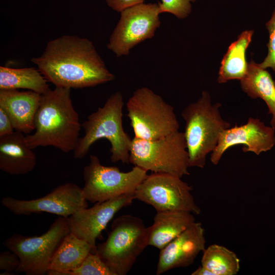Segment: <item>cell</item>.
<instances>
[{
	"mask_svg": "<svg viewBox=\"0 0 275 275\" xmlns=\"http://www.w3.org/2000/svg\"><path fill=\"white\" fill-rule=\"evenodd\" d=\"M31 61L55 87L82 89L114 80L93 42L85 38L63 35L49 41Z\"/></svg>",
	"mask_w": 275,
	"mask_h": 275,
	"instance_id": "cell-1",
	"label": "cell"
},
{
	"mask_svg": "<svg viewBox=\"0 0 275 275\" xmlns=\"http://www.w3.org/2000/svg\"><path fill=\"white\" fill-rule=\"evenodd\" d=\"M35 132L26 134L32 149L52 146L68 153L74 151L81 128L71 98V89L56 87L41 95L35 119Z\"/></svg>",
	"mask_w": 275,
	"mask_h": 275,
	"instance_id": "cell-2",
	"label": "cell"
},
{
	"mask_svg": "<svg viewBox=\"0 0 275 275\" xmlns=\"http://www.w3.org/2000/svg\"><path fill=\"white\" fill-rule=\"evenodd\" d=\"M123 98L116 92L106 100L102 107L90 114L82 124L85 134L79 138L73 151L74 157L82 159L92 145L105 139L111 144V160L113 162L129 163V148L132 139L123 127Z\"/></svg>",
	"mask_w": 275,
	"mask_h": 275,
	"instance_id": "cell-3",
	"label": "cell"
},
{
	"mask_svg": "<svg viewBox=\"0 0 275 275\" xmlns=\"http://www.w3.org/2000/svg\"><path fill=\"white\" fill-rule=\"evenodd\" d=\"M221 104L211 103L207 91L182 111L185 122L184 132L190 167L204 168L207 155L216 148L222 132L230 127L219 112Z\"/></svg>",
	"mask_w": 275,
	"mask_h": 275,
	"instance_id": "cell-4",
	"label": "cell"
},
{
	"mask_svg": "<svg viewBox=\"0 0 275 275\" xmlns=\"http://www.w3.org/2000/svg\"><path fill=\"white\" fill-rule=\"evenodd\" d=\"M149 228L142 219L130 214L115 218L106 240L96 246V253L114 275H126L138 256L148 245Z\"/></svg>",
	"mask_w": 275,
	"mask_h": 275,
	"instance_id": "cell-5",
	"label": "cell"
},
{
	"mask_svg": "<svg viewBox=\"0 0 275 275\" xmlns=\"http://www.w3.org/2000/svg\"><path fill=\"white\" fill-rule=\"evenodd\" d=\"M129 163L147 172L168 173L180 178L189 175L184 132L178 130L153 140L134 137L129 148Z\"/></svg>",
	"mask_w": 275,
	"mask_h": 275,
	"instance_id": "cell-6",
	"label": "cell"
},
{
	"mask_svg": "<svg viewBox=\"0 0 275 275\" xmlns=\"http://www.w3.org/2000/svg\"><path fill=\"white\" fill-rule=\"evenodd\" d=\"M134 137L158 139L179 130L174 107L147 87L136 89L126 103Z\"/></svg>",
	"mask_w": 275,
	"mask_h": 275,
	"instance_id": "cell-7",
	"label": "cell"
},
{
	"mask_svg": "<svg viewBox=\"0 0 275 275\" xmlns=\"http://www.w3.org/2000/svg\"><path fill=\"white\" fill-rule=\"evenodd\" d=\"M70 232L69 217L59 216L40 236L13 234L3 245L16 254L20 263L15 271L26 275H44L54 253Z\"/></svg>",
	"mask_w": 275,
	"mask_h": 275,
	"instance_id": "cell-8",
	"label": "cell"
},
{
	"mask_svg": "<svg viewBox=\"0 0 275 275\" xmlns=\"http://www.w3.org/2000/svg\"><path fill=\"white\" fill-rule=\"evenodd\" d=\"M148 175L147 171L137 166L124 172L117 167L102 165L97 156L91 155L83 170V194L91 203L104 202L134 193Z\"/></svg>",
	"mask_w": 275,
	"mask_h": 275,
	"instance_id": "cell-9",
	"label": "cell"
},
{
	"mask_svg": "<svg viewBox=\"0 0 275 275\" xmlns=\"http://www.w3.org/2000/svg\"><path fill=\"white\" fill-rule=\"evenodd\" d=\"M191 191L192 187L178 176L153 173L137 187L134 197L153 206L156 211H184L198 215L201 209Z\"/></svg>",
	"mask_w": 275,
	"mask_h": 275,
	"instance_id": "cell-10",
	"label": "cell"
},
{
	"mask_svg": "<svg viewBox=\"0 0 275 275\" xmlns=\"http://www.w3.org/2000/svg\"><path fill=\"white\" fill-rule=\"evenodd\" d=\"M120 13L107 45L117 57L128 55L135 45L152 38L160 25L158 4L143 3Z\"/></svg>",
	"mask_w": 275,
	"mask_h": 275,
	"instance_id": "cell-11",
	"label": "cell"
},
{
	"mask_svg": "<svg viewBox=\"0 0 275 275\" xmlns=\"http://www.w3.org/2000/svg\"><path fill=\"white\" fill-rule=\"evenodd\" d=\"M1 203L17 215L46 212L65 217L88 207L82 188L71 182L61 184L38 199L20 200L5 197Z\"/></svg>",
	"mask_w": 275,
	"mask_h": 275,
	"instance_id": "cell-12",
	"label": "cell"
},
{
	"mask_svg": "<svg viewBox=\"0 0 275 275\" xmlns=\"http://www.w3.org/2000/svg\"><path fill=\"white\" fill-rule=\"evenodd\" d=\"M274 129L259 119L252 117L243 125L238 126L236 123L222 132L211 154L210 161L217 164L226 151L237 145H243V152H252L256 155L269 151L275 145Z\"/></svg>",
	"mask_w": 275,
	"mask_h": 275,
	"instance_id": "cell-13",
	"label": "cell"
},
{
	"mask_svg": "<svg viewBox=\"0 0 275 275\" xmlns=\"http://www.w3.org/2000/svg\"><path fill=\"white\" fill-rule=\"evenodd\" d=\"M135 200L134 192L98 202L69 217L70 232L87 241L96 251V241L115 215L121 209L130 205Z\"/></svg>",
	"mask_w": 275,
	"mask_h": 275,
	"instance_id": "cell-14",
	"label": "cell"
},
{
	"mask_svg": "<svg viewBox=\"0 0 275 275\" xmlns=\"http://www.w3.org/2000/svg\"><path fill=\"white\" fill-rule=\"evenodd\" d=\"M205 230L201 223L195 222L160 250L156 274L191 265L205 250Z\"/></svg>",
	"mask_w": 275,
	"mask_h": 275,
	"instance_id": "cell-15",
	"label": "cell"
},
{
	"mask_svg": "<svg viewBox=\"0 0 275 275\" xmlns=\"http://www.w3.org/2000/svg\"><path fill=\"white\" fill-rule=\"evenodd\" d=\"M41 95L30 90L0 89V107L11 119L15 131L26 135L35 130L34 119Z\"/></svg>",
	"mask_w": 275,
	"mask_h": 275,
	"instance_id": "cell-16",
	"label": "cell"
},
{
	"mask_svg": "<svg viewBox=\"0 0 275 275\" xmlns=\"http://www.w3.org/2000/svg\"><path fill=\"white\" fill-rule=\"evenodd\" d=\"M24 134L15 131L0 138V169L11 175H23L32 172L36 156L26 144Z\"/></svg>",
	"mask_w": 275,
	"mask_h": 275,
	"instance_id": "cell-17",
	"label": "cell"
},
{
	"mask_svg": "<svg viewBox=\"0 0 275 275\" xmlns=\"http://www.w3.org/2000/svg\"><path fill=\"white\" fill-rule=\"evenodd\" d=\"M195 222L190 212L157 211L152 225L149 227L148 245L160 250Z\"/></svg>",
	"mask_w": 275,
	"mask_h": 275,
	"instance_id": "cell-18",
	"label": "cell"
},
{
	"mask_svg": "<svg viewBox=\"0 0 275 275\" xmlns=\"http://www.w3.org/2000/svg\"><path fill=\"white\" fill-rule=\"evenodd\" d=\"M95 249L87 241L70 232L64 239L52 258L48 267L49 275H69L79 267Z\"/></svg>",
	"mask_w": 275,
	"mask_h": 275,
	"instance_id": "cell-19",
	"label": "cell"
},
{
	"mask_svg": "<svg viewBox=\"0 0 275 275\" xmlns=\"http://www.w3.org/2000/svg\"><path fill=\"white\" fill-rule=\"evenodd\" d=\"M242 91L252 98H259L266 104L275 129V82L270 74L251 60L245 77L240 80Z\"/></svg>",
	"mask_w": 275,
	"mask_h": 275,
	"instance_id": "cell-20",
	"label": "cell"
},
{
	"mask_svg": "<svg viewBox=\"0 0 275 275\" xmlns=\"http://www.w3.org/2000/svg\"><path fill=\"white\" fill-rule=\"evenodd\" d=\"M253 33L252 30L243 31L229 46L221 62L217 78L218 83L233 79L241 80L245 77L249 69L245 52Z\"/></svg>",
	"mask_w": 275,
	"mask_h": 275,
	"instance_id": "cell-21",
	"label": "cell"
},
{
	"mask_svg": "<svg viewBox=\"0 0 275 275\" xmlns=\"http://www.w3.org/2000/svg\"><path fill=\"white\" fill-rule=\"evenodd\" d=\"M28 89L42 94L49 87L47 80L38 69L0 66V89Z\"/></svg>",
	"mask_w": 275,
	"mask_h": 275,
	"instance_id": "cell-22",
	"label": "cell"
},
{
	"mask_svg": "<svg viewBox=\"0 0 275 275\" xmlns=\"http://www.w3.org/2000/svg\"><path fill=\"white\" fill-rule=\"evenodd\" d=\"M201 265L213 275H235L240 269V260L233 251L224 246L213 244L203 252Z\"/></svg>",
	"mask_w": 275,
	"mask_h": 275,
	"instance_id": "cell-23",
	"label": "cell"
},
{
	"mask_svg": "<svg viewBox=\"0 0 275 275\" xmlns=\"http://www.w3.org/2000/svg\"><path fill=\"white\" fill-rule=\"evenodd\" d=\"M69 275H114L109 267L96 253L89 254L81 264Z\"/></svg>",
	"mask_w": 275,
	"mask_h": 275,
	"instance_id": "cell-24",
	"label": "cell"
},
{
	"mask_svg": "<svg viewBox=\"0 0 275 275\" xmlns=\"http://www.w3.org/2000/svg\"><path fill=\"white\" fill-rule=\"evenodd\" d=\"M196 0H161L158 2L160 13H170L179 19L186 18L191 11V3Z\"/></svg>",
	"mask_w": 275,
	"mask_h": 275,
	"instance_id": "cell-25",
	"label": "cell"
},
{
	"mask_svg": "<svg viewBox=\"0 0 275 275\" xmlns=\"http://www.w3.org/2000/svg\"><path fill=\"white\" fill-rule=\"evenodd\" d=\"M266 28L269 33L268 53L263 61L258 65L265 69L270 68L275 72V6L270 19L266 23Z\"/></svg>",
	"mask_w": 275,
	"mask_h": 275,
	"instance_id": "cell-26",
	"label": "cell"
},
{
	"mask_svg": "<svg viewBox=\"0 0 275 275\" xmlns=\"http://www.w3.org/2000/svg\"><path fill=\"white\" fill-rule=\"evenodd\" d=\"M18 256L11 251L0 253V269L4 271H16L20 265Z\"/></svg>",
	"mask_w": 275,
	"mask_h": 275,
	"instance_id": "cell-27",
	"label": "cell"
},
{
	"mask_svg": "<svg viewBox=\"0 0 275 275\" xmlns=\"http://www.w3.org/2000/svg\"><path fill=\"white\" fill-rule=\"evenodd\" d=\"M107 5L114 10L121 12L128 8L143 3L145 0H105Z\"/></svg>",
	"mask_w": 275,
	"mask_h": 275,
	"instance_id": "cell-28",
	"label": "cell"
},
{
	"mask_svg": "<svg viewBox=\"0 0 275 275\" xmlns=\"http://www.w3.org/2000/svg\"><path fill=\"white\" fill-rule=\"evenodd\" d=\"M15 131L11 119L0 107V138L10 135Z\"/></svg>",
	"mask_w": 275,
	"mask_h": 275,
	"instance_id": "cell-29",
	"label": "cell"
},
{
	"mask_svg": "<svg viewBox=\"0 0 275 275\" xmlns=\"http://www.w3.org/2000/svg\"><path fill=\"white\" fill-rule=\"evenodd\" d=\"M191 275H213L208 269L201 265L192 272Z\"/></svg>",
	"mask_w": 275,
	"mask_h": 275,
	"instance_id": "cell-30",
	"label": "cell"
},
{
	"mask_svg": "<svg viewBox=\"0 0 275 275\" xmlns=\"http://www.w3.org/2000/svg\"><path fill=\"white\" fill-rule=\"evenodd\" d=\"M11 275V274H14V273L12 272H7V271H4L3 272H2L1 273V275Z\"/></svg>",
	"mask_w": 275,
	"mask_h": 275,
	"instance_id": "cell-31",
	"label": "cell"
}]
</instances>
